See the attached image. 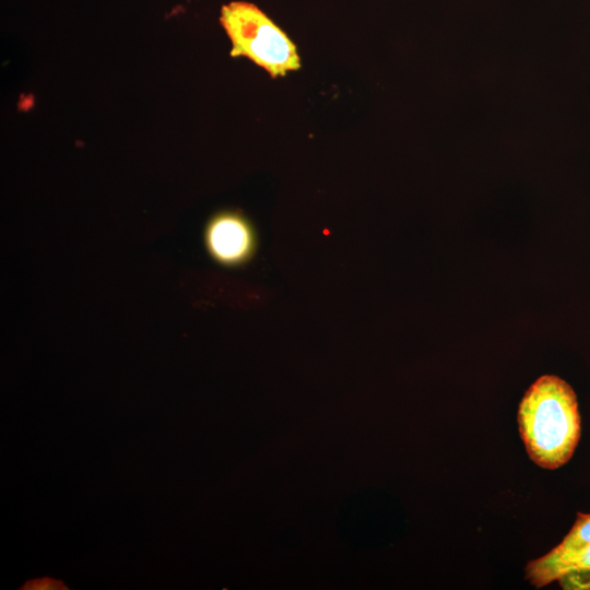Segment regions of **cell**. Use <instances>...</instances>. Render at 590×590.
I'll return each instance as SVG.
<instances>
[{
	"mask_svg": "<svg viewBox=\"0 0 590 590\" xmlns=\"http://www.w3.org/2000/svg\"><path fill=\"white\" fill-rule=\"evenodd\" d=\"M589 590H590V588H589Z\"/></svg>",
	"mask_w": 590,
	"mask_h": 590,
	"instance_id": "obj_6",
	"label": "cell"
},
{
	"mask_svg": "<svg viewBox=\"0 0 590 590\" xmlns=\"http://www.w3.org/2000/svg\"><path fill=\"white\" fill-rule=\"evenodd\" d=\"M220 21L232 42V57H246L271 78L300 68L290 37L258 7L244 1L222 7Z\"/></svg>",
	"mask_w": 590,
	"mask_h": 590,
	"instance_id": "obj_2",
	"label": "cell"
},
{
	"mask_svg": "<svg viewBox=\"0 0 590 590\" xmlns=\"http://www.w3.org/2000/svg\"><path fill=\"white\" fill-rule=\"evenodd\" d=\"M62 586L61 583H59L57 580H54V579H50V578H42V579H36V580H33V581H30L26 587H24V589H39V590H44V589H62L64 587H60Z\"/></svg>",
	"mask_w": 590,
	"mask_h": 590,
	"instance_id": "obj_5",
	"label": "cell"
},
{
	"mask_svg": "<svg viewBox=\"0 0 590 590\" xmlns=\"http://www.w3.org/2000/svg\"><path fill=\"white\" fill-rule=\"evenodd\" d=\"M204 236L210 255L225 266L247 261L255 248V234L250 224L235 212H222L213 216Z\"/></svg>",
	"mask_w": 590,
	"mask_h": 590,
	"instance_id": "obj_4",
	"label": "cell"
},
{
	"mask_svg": "<svg viewBox=\"0 0 590 590\" xmlns=\"http://www.w3.org/2000/svg\"><path fill=\"white\" fill-rule=\"evenodd\" d=\"M589 544L590 514L578 512L573 528L562 542L543 556L527 564L526 579L535 588L559 580Z\"/></svg>",
	"mask_w": 590,
	"mask_h": 590,
	"instance_id": "obj_3",
	"label": "cell"
},
{
	"mask_svg": "<svg viewBox=\"0 0 590 590\" xmlns=\"http://www.w3.org/2000/svg\"><path fill=\"white\" fill-rule=\"evenodd\" d=\"M518 427L530 460L556 470L573 457L581 434L577 396L555 375L540 376L518 406Z\"/></svg>",
	"mask_w": 590,
	"mask_h": 590,
	"instance_id": "obj_1",
	"label": "cell"
}]
</instances>
